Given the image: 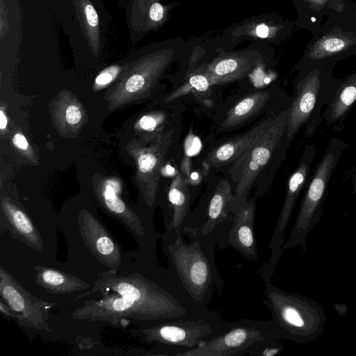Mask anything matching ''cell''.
Masks as SVG:
<instances>
[{"label": "cell", "mask_w": 356, "mask_h": 356, "mask_svg": "<svg viewBox=\"0 0 356 356\" xmlns=\"http://www.w3.org/2000/svg\"><path fill=\"white\" fill-rule=\"evenodd\" d=\"M98 300L85 301L72 313L74 320L118 323L124 318L150 324L159 322L158 318L145 306L134 298L118 294L104 293Z\"/></svg>", "instance_id": "ba28073f"}, {"label": "cell", "mask_w": 356, "mask_h": 356, "mask_svg": "<svg viewBox=\"0 0 356 356\" xmlns=\"http://www.w3.org/2000/svg\"><path fill=\"white\" fill-rule=\"evenodd\" d=\"M35 282L50 293L65 294L88 289L83 280L49 267L36 266Z\"/></svg>", "instance_id": "d6986e66"}, {"label": "cell", "mask_w": 356, "mask_h": 356, "mask_svg": "<svg viewBox=\"0 0 356 356\" xmlns=\"http://www.w3.org/2000/svg\"><path fill=\"white\" fill-rule=\"evenodd\" d=\"M1 298L12 309L14 320L22 327L51 332L48 323V309L56 303L49 302L31 293L3 266L0 267Z\"/></svg>", "instance_id": "52a82bcc"}, {"label": "cell", "mask_w": 356, "mask_h": 356, "mask_svg": "<svg viewBox=\"0 0 356 356\" xmlns=\"http://www.w3.org/2000/svg\"><path fill=\"white\" fill-rule=\"evenodd\" d=\"M7 126V118L4 115V113L2 110L0 111V129L1 130L6 128Z\"/></svg>", "instance_id": "4dcf8cb0"}, {"label": "cell", "mask_w": 356, "mask_h": 356, "mask_svg": "<svg viewBox=\"0 0 356 356\" xmlns=\"http://www.w3.org/2000/svg\"><path fill=\"white\" fill-rule=\"evenodd\" d=\"M65 118L70 124H78L81 119V113L79 108L75 105H70L65 112Z\"/></svg>", "instance_id": "d4e9b609"}, {"label": "cell", "mask_w": 356, "mask_h": 356, "mask_svg": "<svg viewBox=\"0 0 356 356\" xmlns=\"http://www.w3.org/2000/svg\"><path fill=\"white\" fill-rule=\"evenodd\" d=\"M356 102V76L345 82L337 90L334 100L329 108V120L337 122L345 116Z\"/></svg>", "instance_id": "ffe728a7"}, {"label": "cell", "mask_w": 356, "mask_h": 356, "mask_svg": "<svg viewBox=\"0 0 356 356\" xmlns=\"http://www.w3.org/2000/svg\"><path fill=\"white\" fill-rule=\"evenodd\" d=\"M170 207L164 218L165 227L179 230L191 213V194L186 179L177 172L168 192Z\"/></svg>", "instance_id": "e0dca14e"}, {"label": "cell", "mask_w": 356, "mask_h": 356, "mask_svg": "<svg viewBox=\"0 0 356 356\" xmlns=\"http://www.w3.org/2000/svg\"><path fill=\"white\" fill-rule=\"evenodd\" d=\"M85 15L88 24L91 27L97 26L99 19L96 10L91 4H87L85 6Z\"/></svg>", "instance_id": "484cf974"}, {"label": "cell", "mask_w": 356, "mask_h": 356, "mask_svg": "<svg viewBox=\"0 0 356 356\" xmlns=\"http://www.w3.org/2000/svg\"><path fill=\"white\" fill-rule=\"evenodd\" d=\"M312 19V21H315V20H316L314 17H312V19Z\"/></svg>", "instance_id": "d6a6232c"}, {"label": "cell", "mask_w": 356, "mask_h": 356, "mask_svg": "<svg viewBox=\"0 0 356 356\" xmlns=\"http://www.w3.org/2000/svg\"><path fill=\"white\" fill-rule=\"evenodd\" d=\"M160 236L168 270L197 306L208 309L211 298L220 296L225 285L215 260L218 229L208 234H188V242L179 230L169 227Z\"/></svg>", "instance_id": "6da1fadb"}, {"label": "cell", "mask_w": 356, "mask_h": 356, "mask_svg": "<svg viewBox=\"0 0 356 356\" xmlns=\"http://www.w3.org/2000/svg\"><path fill=\"white\" fill-rule=\"evenodd\" d=\"M331 143L321 161L301 203L295 224L288 240L282 248V254L289 248L300 245L306 250V236L318 218L327 185L338 161L339 147Z\"/></svg>", "instance_id": "8992f818"}, {"label": "cell", "mask_w": 356, "mask_h": 356, "mask_svg": "<svg viewBox=\"0 0 356 356\" xmlns=\"http://www.w3.org/2000/svg\"><path fill=\"white\" fill-rule=\"evenodd\" d=\"M258 274L265 288L263 304L270 310L272 321L282 339L302 343L317 336L323 328L325 316L314 302L302 295L284 291L271 282L273 275L262 265Z\"/></svg>", "instance_id": "7a4b0ae2"}, {"label": "cell", "mask_w": 356, "mask_h": 356, "mask_svg": "<svg viewBox=\"0 0 356 356\" xmlns=\"http://www.w3.org/2000/svg\"><path fill=\"white\" fill-rule=\"evenodd\" d=\"M284 349L283 345L277 340L261 341L248 349L245 355L253 356H275Z\"/></svg>", "instance_id": "7402d4cb"}, {"label": "cell", "mask_w": 356, "mask_h": 356, "mask_svg": "<svg viewBox=\"0 0 356 356\" xmlns=\"http://www.w3.org/2000/svg\"><path fill=\"white\" fill-rule=\"evenodd\" d=\"M257 196L238 207L220 229L218 249L233 248L245 259L257 261L258 249L254 234Z\"/></svg>", "instance_id": "8fae6325"}, {"label": "cell", "mask_w": 356, "mask_h": 356, "mask_svg": "<svg viewBox=\"0 0 356 356\" xmlns=\"http://www.w3.org/2000/svg\"><path fill=\"white\" fill-rule=\"evenodd\" d=\"M163 8L159 3H154L149 9V17L154 22L160 21L163 16Z\"/></svg>", "instance_id": "4316f807"}, {"label": "cell", "mask_w": 356, "mask_h": 356, "mask_svg": "<svg viewBox=\"0 0 356 356\" xmlns=\"http://www.w3.org/2000/svg\"><path fill=\"white\" fill-rule=\"evenodd\" d=\"M314 154V147L307 146L299 165L288 179L284 204L269 243L270 259L268 263L263 264L271 275L275 273L282 254L281 251L284 243L286 230L297 199L308 176Z\"/></svg>", "instance_id": "30bf717a"}, {"label": "cell", "mask_w": 356, "mask_h": 356, "mask_svg": "<svg viewBox=\"0 0 356 356\" xmlns=\"http://www.w3.org/2000/svg\"><path fill=\"white\" fill-rule=\"evenodd\" d=\"M354 191H355V193L356 194V181H355V184L354 185Z\"/></svg>", "instance_id": "1f68e13d"}, {"label": "cell", "mask_w": 356, "mask_h": 356, "mask_svg": "<svg viewBox=\"0 0 356 356\" xmlns=\"http://www.w3.org/2000/svg\"><path fill=\"white\" fill-rule=\"evenodd\" d=\"M0 312L5 317H8L13 319L15 318L12 309L1 298L0 300Z\"/></svg>", "instance_id": "f1b7e54d"}, {"label": "cell", "mask_w": 356, "mask_h": 356, "mask_svg": "<svg viewBox=\"0 0 356 356\" xmlns=\"http://www.w3.org/2000/svg\"><path fill=\"white\" fill-rule=\"evenodd\" d=\"M225 323L220 314L208 318H180L146 324L135 330L133 334L141 341L177 348L183 352L215 336Z\"/></svg>", "instance_id": "5b68a950"}, {"label": "cell", "mask_w": 356, "mask_h": 356, "mask_svg": "<svg viewBox=\"0 0 356 356\" xmlns=\"http://www.w3.org/2000/svg\"><path fill=\"white\" fill-rule=\"evenodd\" d=\"M13 143L20 149H26L29 147V143L24 136L21 134H17L13 138Z\"/></svg>", "instance_id": "83f0119b"}, {"label": "cell", "mask_w": 356, "mask_h": 356, "mask_svg": "<svg viewBox=\"0 0 356 356\" xmlns=\"http://www.w3.org/2000/svg\"><path fill=\"white\" fill-rule=\"evenodd\" d=\"M344 47V41L337 38L327 39L323 43L324 50L331 53L339 51L343 49Z\"/></svg>", "instance_id": "cb8c5ba5"}, {"label": "cell", "mask_w": 356, "mask_h": 356, "mask_svg": "<svg viewBox=\"0 0 356 356\" xmlns=\"http://www.w3.org/2000/svg\"><path fill=\"white\" fill-rule=\"evenodd\" d=\"M268 27L264 24L259 25L256 29L257 35L260 38H266L268 35Z\"/></svg>", "instance_id": "f546056e"}, {"label": "cell", "mask_w": 356, "mask_h": 356, "mask_svg": "<svg viewBox=\"0 0 356 356\" xmlns=\"http://www.w3.org/2000/svg\"><path fill=\"white\" fill-rule=\"evenodd\" d=\"M234 200V191L229 181L220 180L207 201L191 212L180 232L183 236L213 232L232 216Z\"/></svg>", "instance_id": "9c48e42d"}, {"label": "cell", "mask_w": 356, "mask_h": 356, "mask_svg": "<svg viewBox=\"0 0 356 356\" xmlns=\"http://www.w3.org/2000/svg\"><path fill=\"white\" fill-rule=\"evenodd\" d=\"M269 98L270 92L264 89L242 98L226 113L220 130L233 131L245 125L264 108Z\"/></svg>", "instance_id": "2e32d148"}, {"label": "cell", "mask_w": 356, "mask_h": 356, "mask_svg": "<svg viewBox=\"0 0 356 356\" xmlns=\"http://www.w3.org/2000/svg\"><path fill=\"white\" fill-rule=\"evenodd\" d=\"M176 131H170L158 139L152 149L142 154L138 159V168L141 173L147 175V188L145 199L149 207L153 206L155 200L162 161L173 140Z\"/></svg>", "instance_id": "9a60e30c"}, {"label": "cell", "mask_w": 356, "mask_h": 356, "mask_svg": "<svg viewBox=\"0 0 356 356\" xmlns=\"http://www.w3.org/2000/svg\"><path fill=\"white\" fill-rule=\"evenodd\" d=\"M1 209L13 235L37 251L43 250V244L38 229L28 216L19 208L4 199Z\"/></svg>", "instance_id": "ac0fdd59"}, {"label": "cell", "mask_w": 356, "mask_h": 356, "mask_svg": "<svg viewBox=\"0 0 356 356\" xmlns=\"http://www.w3.org/2000/svg\"><path fill=\"white\" fill-rule=\"evenodd\" d=\"M273 118H266L248 131L212 149L204 162L209 168H220L232 163L243 154L269 127Z\"/></svg>", "instance_id": "5bb4252c"}, {"label": "cell", "mask_w": 356, "mask_h": 356, "mask_svg": "<svg viewBox=\"0 0 356 356\" xmlns=\"http://www.w3.org/2000/svg\"><path fill=\"white\" fill-rule=\"evenodd\" d=\"M119 71L117 66L110 67L102 71L96 78L95 83L98 86H104L110 83Z\"/></svg>", "instance_id": "603a6c76"}, {"label": "cell", "mask_w": 356, "mask_h": 356, "mask_svg": "<svg viewBox=\"0 0 356 356\" xmlns=\"http://www.w3.org/2000/svg\"><path fill=\"white\" fill-rule=\"evenodd\" d=\"M321 91V80L317 75H310L300 83L296 96L289 109L285 131L286 141L290 144L300 127L314 111Z\"/></svg>", "instance_id": "4fadbf2b"}, {"label": "cell", "mask_w": 356, "mask_h": 356, "mask_svg": "<svg viewBox=\"0 0 356 356\" xmlns=\"http://www.w3.org/2000/svg\"><path fill=\"white\" fill-rule=\"evenodd\" d=\"M188 86L177 89L175 92L165 97V99L172 100L179 98L193 90L198 92H205L209 90V86L211 85L207 76L204 74H195L189 79Z\"/></svg>", "instance_id": "44dd1931"}, {"label": "cell", "mask_w": 356, "mask_h": 356, "mask_svg": "<svg viewBox=\"0 0 356 356\" xmlns=\"http://www.w3.org/2000/svg\"><path fill=\"white\" fill-rule=\"evenodd\" d=\"M277 339L282 337L272 320L243 318L225 323L215 336L177 356H241L261 341Z\"/></svg>", "instance_id": "277c9868"}, {"label": "cell", "mask_w": 356, "mask_h": 356, "mask_svg": "<svg viewBox=\"0 0 356 356\" xmlns=\"http://www.w3.org/2000/svg\"><path fill=\"white\" fill-rule=\"evenodd\" d=\"M79 229L92 253L104 265L115 270L121 262V252L102 223L90 213H84L80 218Z\"/></svg>", "instance_id": "7c38bea8"}, {"label": "cell", "mask_w": 356, "mask_h": 356, "mask_svg": "<svg viewBox=\"0 0 356 356\" xmlns=\"http://www.w3.org/2000/svg\"><path fill=\"white\" fill-rule=\"evenodd\" d=\"M288 114L287 108L274 117L266 131L232 163L229 174L235 184L234 211L248 200L250 189L273 159L285 134Z\"/></svg>", "instance_id": "3957f363"}]
</instances>
